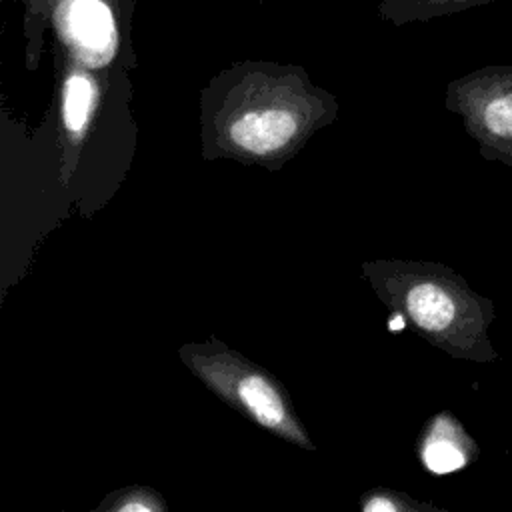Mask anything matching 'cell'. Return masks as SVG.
<instances>
[{
	"mask_svg": "<svg viewBox=\"0 0 512 512\" xmlns=\"http://www.w3.org/2000/svg\"><path fill=\"white\" fill-rule=\"evenodd\" d=\"M422 466L432 474H452L478 458V444L452 412H438L428 420L418 442Z\"/></svg>",
	"mask_w": 512,
	"mask_h": 512,
	"instance_id": "6",
	"label": "cell"
},
{
	"mask_svg": "<svg viewBox=\"0 0 512 512\" xmlns=\"http://www.w3.org/2000/svg\"><path fill=\"white\" fill-rule=\"evenodd\" d=\"M364 512H418V510H434L430 504H422L408 494L392 492V490H372L362 498Z\"/></svg>",
	"mask_w": 512,
	"mask_h": 512,
	"instance_id": "10",
	"label": "cell"
},
{
	"mask_svg": "<svg viewBox=\"0 0 512 512\" xmlns=\"http://www.w3.org/2000/svg\"><path fill=\"white\" fill-rule=\"evenodd\" d=\"M180 360L206 388L242 416L296 446L312 450L306 428L296 418L288 392L262 366L250 362L216 338L180 348Z\"/></svg>",
	"mask_w": 512,
	"mask_h": 512,
	"instance_id": "3",
	"label": "cell"
},
{
	"mask_svg": "<svg viewBox=\"0 0 512 512\" xmlns=\"http://www.w3.org/2000/svg\"><path fill=\"white\" fill-rule=\"evenodd\" d=\"M94 70L70 60L60 86V122L72 144H80L100 102V86Z\"/></svg>",
	"mask_w": 512,
	"mask_h": 512,
	"instance_id": "7",
	"label": "cell"
},
{
	"mask_svg": "<svg viewBox=\"0 0 512 512\" xmlns=\"http://www.w3.org/2000/svg\"><path fill=\"white\" fill-rule=\"evenodd\" d=\"M336 112V100L300 68L236 64L202 92V152L206 160L278 168Z\"/></svg>",
	"mask_w": 512,
	"mask_h": 512,
	"instance_id": "1",
	"label": "cell"
},
{
	"mask_svg": "<svg viewBox=\"0 0 512 512\" xmlns=\"http://www.w3.org/2000/svg\"><path fill=\"white\" fill-rule=\"evenodd\" d=\"M100 510H110V512H158L166 510L164 500L142 486H132L118 490L110 494L102 504Z\"/></svg>",
	"mask_w": 512,
	"mask_h": 512,
	"instance_id": "9",
	"label": "cell"
},
{
	"mask_svg": "<svg viewBox=\"0 0 512 512\" xmlns=\"http://www.w3.org/2000/svg\"><path fill=\"white\" fill-rule=\"evenodd\" d=\"M376 296L428 344L456 360L488 364L498 358L490 338L494 302L456 270L422 260H372L362 266Z\"/></svg>",
	"mask_w": 512,
	"mask_h": 512,
	"instance_id": "2",
	"label": "cell"
},
{
	"mask_svg": "<svg viewBox=\"0 0 512 512\" xmlns=\"http://www.w3.org/2000/svg\"><path fill=\"white\" fill-rule=\"evenodd\" d=\"M492 2L498 0H384L382 14L396 24H406L480 8Z\"/></svg>",
	"mask_w": 512,
	"mask_h": 512,
	"instance_id": "8",
	"label": "cell"
},
{
	"mask_svg": "<svg viewBox=\"0 0 512 512\" xmlns=\"http://www.w3.org/2000/svg\"><path fill=\"white\" fill-rule=\"evenodd\" d=\"M50 18L70 60L104 70L118 58L122 32L108 0H56Z\"/></svg>",
	"mask_w": 512,
	"mask_h": 512,
	"instance_id": "5",
	"label": "cell"
},
{
	"mask_svg": "<svg viewBox=\"0 0 512 512\" xmlns=\"http://www.w3.org/2000/svg\"><path fill=\"white\" fill-rule=\"evenodd\" d=\"M444 102L482 158L512 170V64H490L454 78Z\"/></svg>",
	"mask_w": 512,
	"mask_h": 512,
	"instance_id": "4",
	"label": "cell"
}]
</instances>
